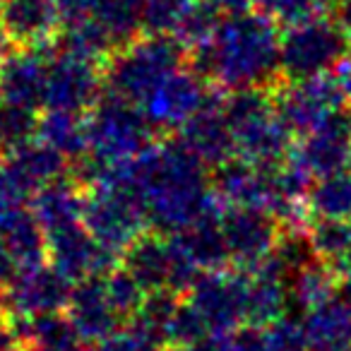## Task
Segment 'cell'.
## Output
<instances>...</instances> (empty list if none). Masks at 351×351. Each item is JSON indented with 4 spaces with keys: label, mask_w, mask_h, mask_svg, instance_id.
<instances>
[{
    "label": "cell",
    "mask_w": 351,
    "mask_h": 351,
    "mask_svg": "<svg viewBox=\"0 0 351 351\" xmlns=\"http://www.w3.org/2000/svg\"><path fill=\"white\" fill-rule=\"evenodd\" d=\"M149 231L181 234L219 202L207 164L178 137L154 142L130 166Z\"/></svg>",
    "instance_id": "1"
},
{
    "label": "cell",
    "mask_w": 351,
    "mask_h": 351,
    "mask_svg": "<svg viewBox=\"0 0 351 351\" xmlns=\"http://www.w3.org/2000/svg\"><path fill=\"white\" fill-rule=\"evenodd\" d=\"M188 63L224 92L277 89L284 82L279 25L250 8L224 12L210 39L191 51Z\"/></svg>",
    "instance_id": "2"
},
{
    "label": "cell",
    "mask_w": 351,
    "mask_h": 351,
    "mask_svg": "<svg viewBox=\"0 0 351 351\" xmlns=\"http://www.w3.org/2000/svg\"><path fill=\"white\" fill-rule=\"evenodd\" d=\"M87 154L77 159V181L82 186L104 181L125 171L142 152H147L154 140L152 123L145 111L128 99L104 97L87 111Z\"/></svg>",
    "instance_id": "3"
},
{
    "label": "cell",
    "mask_w": 351,
    "mask_h": 351,
    "mask_svg": "<svg viewBox=\"0 0 351 351\" xmlns=\"http://www.w3.org/2000/svg\"><path fill=\"white\" fill-rule=\"evenodd\" d=\"M191 51L173 34L145 32L130 44L113 51L104 65V84L113 97L142 104L169 75L188 65Z\"/></svg>",
    "instance_id": "4"
},
{
    "label": "cell",
    "mask_w": 351,
    "mask_h": 351,
    "mask_svg": "<svg viewBox=\"0 0 351 351\" xmlns=\"http://www.w3.org/2000/svg\"><path fill=\"white\" fill-rule=\"evenodd\" d=\"M234 137V156L258 166H277L293 149V132L274 106V89H241L224 99Z\"/></svg>",
    "instance_id": "5"
},
{
    "label": "cell",
    "mask_w": 351,
    "mask_h": 351,
    "mask_svg": "<svg viewBox=\"0 0 351 351\" xmlns=\"http://www.w3.org/2000/svg\"><path fill=\"white\" fill-rule=\"evenodd\" d=\"M84 224L94 239L118 258L149 231L130 169L84 186Z\"/></svg>",
    "instance_id": "6"
},
{
    "label": "cell",
    "mask_w": 351,
    "mask_h": 351,
    "mask_svg": "<svg viewBox=\"0 0 351 351\" xmlns=\"http://www.w3.org/2000/svg\"><path fill=\"white\" fill-rule=\"evenodd\" d=\"M351 51V41L330 12L287 27L282 34V77L301 82L330 75Z\"/></svg>",
    "instance_id": "7"
},
{
    "label": "cell",
    "mask_w": 351,
    "mask_h": 351,
    "mask_svg": "<svg viewBox=\"0 0 351 351\" xmlns=\"http://www.w3.org/2000/svg\"><path fill=\"white\" fill-rule=\"evenodd\" d=\"M121 265L140 282L147 293H186L202 272L176 234L147 231L125 253Z\"/></svg>",
    "instance_id": "8"
},
{
    "label": "cell",
    "mask_w": 351,
    "mask_h": 351,
    "mask_svg": "<svg viewBox=\"0 0 351 351\" xmlns=\"http://www.w3.org/2000/svg\"><path fill=\"white\" fill-rule=\"evenodd\" d=\"M186 303L210 335H229L250 325V274L239 267L202 269L186 291Z\"/></svg>",
    "instance_id": "9"
},
{
    "label": "cell",
    "mask_w": 351,
    "mask_h": 351,
    "mask_svg": "<svg viewBox=\"0 0 351 351\" xmlns=\"http://www.w3.org/2000/svg\"><path fill=\"white\" fill-rule=\"evenodd\" d=\"M104 65L53 44L49 56L44 111L87 113L104 97Z\"/></svg>",
    "instance_id": "10"
},
{
    "label": "cell",
    "mask_w": 351,
    "mask_h": 351,
    "mask_svg": "<svg viewBox=\"0 0 351 351\" xmlns=\"http://www.w3.org/2000/svg\"><path fill=\"white\" fill-rule=\"evenodd\" d=\"M346 104L349 99L332 73L301 82H282L274 89V106L293 137L315 130L327 118L344 111Z\"/></svg>",
    "instance_id": "11"
},
{
    "label": "cell",
    "mask_w": 351,
    "mask_h": 351,
    "mask_svg": "<svg viewBox=\"0 0 351 351\" xmlns=\"http://www.w3.org/2000/svg\"><path fill=\"white\" fill-rule=\"evenodd\" d=\"M68 159L41 137L5 152L0 161V195L20 205H29L34 195L51 181L65 176Z\"/></svg>",
    "instance_id": "12"
},
{
    "label": "cell",
    "mask_w": 351,
    "mask_h": 351,
    "mask_svg": "<svg viewBox=\"0 0 351 351\" xmlns=\"http://www.w3.org/2000/svg\"><path fill=\"white\" fill-rule=\"evenodd\" d=\"M215 94V87L188 63L147 97L142 111L156 132H178Z\"/></svg>",
    "instance_id": "13"
},
{
    "label": "cell",
    "mask_w": 351,
    "mask_h": 351,
    "mask_svg": "<svg viewBox=\"0 0 351 351\" xmlns=\"http://www.w3.org/2000/svg\"><path fill=\"white\" fill-rule=\"evenodd\" d=\"M221 231H224L226 250H229V263L248 272L272 253L284 226L267 210L224 205Z\"/></svg>",
    "instance_id": "14"
},
{
    "label": "cell",
    "mask_w": 351,
    "mask_h": 351,
    "mask_svg": "<svg viewBox=\"0 0 351 351\" xmlns=\"http://www.w3.org/2000/svg\"><path fill=\"white\" fill-rule=\"evenodd\" d=\"M73 284V279L65 277L49 260L22 269L3 291L8 313L15 315L17 320H32V317L51 315V313H63L68 308Z\"/></svg>",
    "instance_id": "15"
},
{
    "label": "cell",
    "mask_w": 351,
    "mask_h": 351,
    "mask_svg": "<svg viewBox=\"0 0 351 351\" xmlns=\"http://www.w3.org/2000/svg\"><path fill=\"white\" fill-rule=\"evenodd\" d=\"M51 46L22 49L12 46L0 56V101L41 111L46 104Z\"/></svg>",
    "instance_id": "16"
},
{
    "label": "cell",
    "mask_w": 351,
    "mask_h": 351,
    "mask_svg": "<svg viewBox=\"0 0 351 351\" xmlns=\"http://www.w3.org/2000/svg\"><path fill=\"white\" fill-rule=\"evenodd\" d=\"M291 156L313 178L351 171V123L346 108L293 142Z\"/></svg>",
    "instance_id": "17"
},
{
    "label": "cell",
    "mask_w": 351,
    "mask_h": 351,
    "mask_svg": "<svg viewBox=\"0 0 351 351\" xmlns=\"http://www.w3.org/2000/svg\"><path fill=\"white\" fill-rule=\"evenodd\" d=\"M46 253H49V263L56 265L73 282L104 274L116 267L118 263V255L104 248L87 229V224L68 226V229L49 234L46 236Z\"/></svg>",
    "instance_id": "18"
},
{
    "label": "cell",
    "mask_w": 351,
    "mask_h": 351,
    "mask_svg": "<svg viewBox=\"0 0 351 351\" xmlns=\"http://www.w3.org/2000/svg\"><path fill=\"white\" fill-rule=\"evenodd\" d=\"M65 313L87 341L106 339L111 332L128 322L111 296L106 272L75 282Z\"/></svg>",
    "instance_id": "19"
},
{
    "label": "cell",
    "mask_w": 351,
    "mask_h": 351,
    "mask_svg": "<svg viewBox=\"0 0 351 351\" xmlns=\"http://www.w3.org/2000/svg\"><path fill=\"white\" fill-rule=\"evenodd\" d=\"M0 22L10 46L22 49L53 46L65 25L58 0H3Z\"/></svg>",
    "instance_id": "20"
},
{
    "label": "cell",
    "mask_w": 351,
    "mask_h": 351,
    "mask_svg": "<svg viewBox=\"0 0 351 351\" xmlns=\"http://www.w3.org/2000/svg\"><path fill=\"white\" fill-rule=\"evenodd\" d=\"M176 137L207 166H219L234 156V137L224 113V99L215 97L176 132Z\"/></svg>",
    "instance_id": "21"
},
{
    "label": "cell",
    "mask_w": 351,
    "mask_h": 351,
    "mask_svg": "<svg viewBox=\"0 0 351 351\" xmlns=\"http://www.w3.org/2000/svg\"><path fill=\"white\" fill-rule=\"evenodd\" d=\"M44 234L84 224V186L77 178H58L44 186L29 202Z\"/></svg>",
    "instance_id": "22"
},
{
    "label": "cell",
    "mask_w": 351,
    "mask_h": 351,
    "mask_svg": "<svg viewBox=\"0 0 351 351\" xmlns=\"http://www.w3.org/2000/svg\"><path fill=\"white\" fill-rule=\"evenodd\" d=\"M301 320L311 351L351 349V303L341 293L303 313Z\"/></svg>",
    "instance_id": "23"
},
{
    "label": "cell",
    "mask_w": 351,
    "mask_h": 351,
    "mask_svg": "<svg viewBox=\"0 0 351 351\" xmlns=\"http://www.w3.org/2000/svg\"><path fill=\"white\" fill-rule=\"evenodd\" d=\"M15 330L22 344L36 351H84V346L89 344L65 311L32 317V320H20Z\"/></svg>",
    "instance_id": "24"
},
{
    "label": "cell",
    "mask_w": 351,
    "mask_h": 351,
    "mask_svg": "<svg viewBox=\"0 0 351 351\" xmlns=\"http://www.w3.org/2000/svg\"><path fill=\"white\" fill-rule=\"evenodd\" d=\"M197 263L200 269H217L229 265V250H226L224 231H221V207L217 202L207 215H202L195 224L186 231L176 234Z\"/></svg>",
    "instance_id": "25"
},
{
    "label": "cell",
    "mask_w": 351,
    "mask_h": 351,
    "mask_svg": "<svg viewBox=\"0 0 351 351\" xmlns=\"http://www.w3.org/2000/svg\"><path fill=\"white\" fill-rule=\"evenodd\" d=\"M308 236L313 241L315 255L322 265L332 269L337 277L351 272V221L349 219H325L317 217L308 224Z\"/></svg>",
    "instance_id": "26"
},
{
    "label": "cell",
    "mask_w": 351,
    "mask_h": 351,
    "mask_svg": "<svg viewBox=\"0 0 351 351\" xmlns=\"http://www.w3.org/2000/svg\"><path fill=\"white\" fill-rule=\"evenodd\" d=\"M87 113L44 111L39 118V137L58 149L68 161L87 154Z\"/></svg>",
    "instance_id": "27"
},
{
    "label": "cell",
    "mask_w": 351,
    "mask_h": 351,
    "mask_svg": "<svg viewBox=\"0 0 351 351\" xmlns=\"http://www.w3.org/2000/svg\"><path fill=\"white\" fill-rule=\"evenodd\" d=\"M311 215L351 221V171L320 176L308 191Z\"/></svg>",
    "instance_id": "28"
},
{
    "label": "cell",
    "mask_w": 351,
    "mask_h": 351,
    "mask_svg": "<svg viewBox=\"0 0 351 351\" xmlns=\"http://www.w3.org/2000/svg\"><path fill=\"white\" fill-rule=\"evenodd\" d=\"M289 289H291V308H296L298 315H303L339 293V277L317 260L311 267L301 269L296 277H291Z\"/></svg>",
    "instance_id": "29"
},
{
    "label": "cell",
    "mask_w": 351,
    "mask_h": 351,
    "mask_svg": "<svg viewBox=\"0 0 351 351\" xmlns=\"http://www.w3.org/2000/svg\"><path fill=\"white\" fill-rule=\"evenodd\" d=\"M221 17H224V12H221L212 0H191V5L183 12L173 36L181 41L188 51H193L210 39Z\"/></svg>",
    "instance_id": "30"
},
{
    "label": "cell",
    "mask_w": 351,
    "mask_h": 351,
    "mask_svg": "<svg viewBox=\"0 0 351 351\" xmlns=\"http://www.w3.org/2000/svg\"><path fill=\"white\" fill-rule=\"evenodd\" d=\"M39 118L32 108L0 101V149L10 152L39 137Z\"/></svg>",
    "instance_id": "31"
},
{
    "label": "cell",
    "mask_w": 351,
    "mask_h": 351,
    "mask_svg": "<svg viewBox=\"0 0 351 351\" xmlns=\"http://www.w3.org/2000/svg\"><path fill=\"white\" fill-rule=\"evenodd\" d=\"M250 5L279 27H293L303 20L327 12L330 0H250Z\"/></svg>",
    "instance_id": "32"
},
{
    "label": "cell",
    "mask_w": 351,
    "mask_h": 351,
    "mask_svg": "<svg viewBox=\"0 0 351 351\" xmlns=\"http://www.w3.org/2000/svg\"><path fill=\"white\" fill-rule=\"evenodd\" d=\"M191 0H142V25L145 32L173 34Z\"/></svg>",
    "instance_id": "33"
},
{
    "label": "cell",
    "mask_w": 351,
    "mask_h": 351,
    "mask_svg": "<svg viewBox=\"0 0 351 351\" xmlns=\"http://www.w3.org/2000/svg\"><path fill=\"white\" fill-rule=\"evenodd\" d=\"M20 272H22L20 263H17L15 255L10 253V248L5 245V241L0 239V289H5Z\"/></svg>",
    "instance_id": "34"
},
{
    "label": "cell",
    "mask_w": 351,
    "mask_h": 351,
    "mask_svg": "<svg viewBox=\"0 0 351 351\" xmlns=\"http://www.w3.org/2000/svg\"><path fill=\"white\" fill-rule=\"evenodd\" d=\"M327 12L335 17V22L344 29V34L351 41V0H330Z\"/></svg>",
    "instance_id": "35"
},
{
    "label": "cell",
    "mask_w": 351,
    "mask_h": 351,
    "mask_svg": "<svg viewBox=\"0 0 351 351\" xmlns=\"http://www.w3.org/2000/svg\"><path fill=\"white\" fill-rule=\"evenodd\" d=\"M332 77L339 82V87L344 89L346 99L351 101V51L341 58V63L337 65L335 70H332Z\"/></svg>",
    "instance_id": "36"
},
{
    "label": "cell",
    "mask_w": 351,
    "mask_h": 351,
    "mask_svg": "<svg viewBox=\"0 0 351 351\" xmlns=\"http://www.w3.org/2000/svg\"><path fill=\"white\" fill-rule=\"evenodd\" d=\"M20 349H22V339L15 327L0 325V351H20Z\"/></svg>",
    "instance_id": "37"
},
{
    "label": "cell",
    "mask_w": 351,
    "mask_h": 351,
    "mask_svg": "<svg viewBox=\"0 0 351 351\" xmlns=\"http://www.w3.org/2000/svg\"><path fill=\"white\" fill-rule=\"evenodd\" d=\"M339 293L351 303V272L344 274V277L339 279Z\"/></svg>",
    "instance_id": "38"
},
{
    "label": "cell",
    "mask_w": 351,
    "mask_h": 351,
    "mask_svg": "<svg viewBox=\"0 0 351 351\" xmlns=\"http://www.w3.org/2000/svg\"><path fill=\"white\" fill-rule=\"evenodd\" d=\"M8 46H10V41H8V34H5V29H3V22H0V56L5 53Z\"/></svg>",
    "instance_id": "39"
},
{
    "label": "cell",
    "mask_w": 351,
    "mask_h": 351,
    "mask_svg": "<svg viewBox=\"0 0 351 351\" xmlns=\"http://www.w3.org/2000/svg\"><path fill=\"white\" fill-rule=\"evenodd\" d=\"M10 315L5 306V293H0V325H5V317Z\"/></svg>",
    "instance_id": "40"
},
{
    "label": "cell",
    "mask_w": 351,
    "mask_h": 351,
    "mask_svg": "<svg viewBox=\"0 0 351 351\" xmlns=\"http://www.w3.org/2000/svg\"><path fill=\"white\" fill-rule=\"evenodd\" d=\"M346 118H349V123H351V101L346 104Z\"/></svg>",
    "instance_id": "41"
},
{
    "label": "cell",
    "mask_w": 351,
    "mask_h": 351,
    "mask_svg": "<svg viewBox=\"0 0 351 351\" xmlns=\"http://www.w3.org/2000/svg\"><path fill=\"white\" fill-rule=\"evenodd\" d=\"M0 3H3V0H0Z\"/></svg>",
    "instance_id": "42"
}]
</instances>
